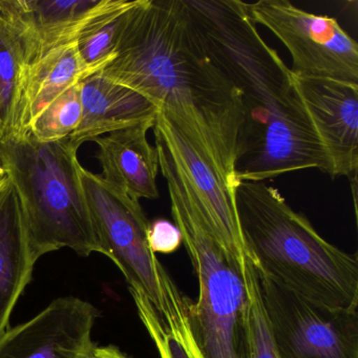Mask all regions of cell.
<instances>
[{
	"label": "cell",
	"mask_w": 358,
	"mask_h": 358,
	"mask_svg": "<svg viewBox=\"0 0 358 358\" xmlns=\"http://www.w3.org/2000/svg\"><path fill=\"white\" fill-rule=\"evenodd\" d=\"M99 74L143 96L202 152L234 194L242 97L206 51L185 0H136Z\"/></svg>",
	"instance_id": "6da1fadb"
},
{
	"label": "cell",
	"mask_w": 358,
	"mask_h": 358,
	"mask_svg": "<svg viewBox=\"0 0 358 358\" xmlns=\"http://www.w3.org/2000/svg\"><path fill=\"white\" fill-rule=\"evenodd\" d=\"M206 51L242 97L241 181H264L330 164L291 79L290 69L251 22L241 0H185Z\"/></svg>",
	"instance_id": "7a4b0ae2"
},
{
	"label": "cell",
	"mask_w": 358,
	"mask_h": 358,
	"mask_svg": "<svg viewBox=\"0 0 358 358\" xmlns=\"http://www.w3.org/2000/svg\"><path fill=\"white\" fill-rule=\"evenodd\" d=\"M234 204L247 255L261 275L326 307L358 310V262L327 242L264 181H241Z\"/></svg>",
	"instance_id": "3957f363"
},
{
	"label": "cell",
	"mask_w": 358,
	"mask_h": 358,
	"mask_svg": "<svg viewBox=\"0 0 358 358\" xmlns=\"http://www.w3.org/2000/svg\"><path fill=\"white\" fill-rule=\"evenodd\" d=\"M160 171L167 182L171 215L196 271L199 297L188 320L203 358H250L245 263L213 236L187 184L156 139Z\"/></svg>",
	"instance_id": "277c9868"
},
{
	"label": "cell",
	"mask_w": 358,
	"mask_h": 358,
	"mask_svg": "<svg viewBox=\"0 0 358 358\" xmlns=\"http://www.w3.org/2000/svg\"><path fill=\"white\" fill-rule=\"evenodd\" d=\"M69 138L51 143L30 133L0 143V160L20 196L27 238L36 261L60 249L104 255Z\"/></svg>",
	"instance_id": "5b68a950"
},
{
	"label": "cell",
	"mask_w": 358,
	"mask_h": 358,
	"mask_svg": "<svg viewBox=\"0 0 358 358\" xmlns=\"http://www.w3.org/2000/svg\"><path fill=\"white\" fill-rule=\"evenodd\" d=\"M79 175L104 255L122 272L129 291L145 297L163 324L188 316L190 299L178 289L150 249V222L140 201L83 165Z\"/></svg>",
	"instance_id": "8992f818"
},
{
	"label": "cell",
	"mask_w": 358,
	"mask_h": 358,
	"mask_svg": "<svg viewBox=\"0 0 358 358\" xmlns=\"http://www.w3.org/2000/svg\"><path fill=\"white\" fill-rule=\"evenodd\" d=\"M245 8L255 26L267 28L288 50L292 75L358 85V43L335 18L287 0H259Z\"/></svg>",
	"instance_id": "52a82bcc"
},
{
	"label": "cell",
	"mask_w": 358,
	"mask_h": 358,
	"mask_svg": "<svg viewBox=\"0 0 358 358\" xmlns=\"http://www.w3.org/2000/svg\"><path fill=\"white\" fill-rule=\"evenodd\" d=\"M259 278L278 357L358 358V310L326 307Z\"/></svg>",
	"instance_id": "ba28073f"
},
{
	"label": "cell",
	"mask_w": 358,
	"mask_h": 358,
	"mask_svg": "<svg viewBox=\"0 0 358 358\" xmlns=\"http://www.w3.org/2000/svg\"><path fill=\"white\" fill-rule=\"evenodd\" d=\"M152 129L155 138L162 142L173 166L187 184L213 236L230 255L245 263L248 255L236 215L234 194L202 152L161 113L157 114Z\"/></svg>",
	"instance_id": "9c48e42d"
},
{
	"label": "cell",
	"mask_w": 358,
	"mask_h": 358,
	"mask_svg": "<svg viewBox=\"0 0 358 358\" xmlns=\"http://www.w3.org/2000/svg\"><path fill=\"white\" fill-rule=\"evenodd\" d=\"M97 308L80 297H58L34 317L0 336V358H83L95 345Z\"/></svg>",
	"instance_id": "30bf717a"
},
{
	"label": "cell",
	"mask_w": 358,
	"mask_h": 358,
	"mask_svg": "<svg viewBox=\"0 0 358 358\" xmlns=\"http://www.w3.org/2000/svg\"><path fill=\"white\" fill-rule=\"evenodd\" d=\"M292 74V73H291ZM326 152L331 177L355 176L358 167V85L291 76Z\"/></svg>",
	"instance_id": "8fae6325"
},
{
	"label": "cell",
	"mask_w": 358,
	"mask_h": 358,
	"mask_svg": "<svg viewBox=\"0 0 358 358\" xmlns=\"http://www.w3.org/2000/svg\"><path fill=\"white\" fill-rule=\"evenodd\" d=\"M112 0H0V15L15 33L27 66L76 43Z\"/></svg>",
	"instance_id": "7c38bea8"
},
{
	"label": "cell",
	"mask_w": 358,
	"mask_h": 358,
	"mask_svg": "<svg viewBox=\"0 0 358 358\" xmlns=\"http://www.w3.org/2000/svg\"><path fill=\"white\" fill-rule=\"evenodd\" d=\"M155 120L143 121L94 140L98 145L96 158L101 164L102 178L138 201L160 196L157 185L160 171L158 150L148 139Z\"/></svg>",
	"instance_id": "4fadbf2b"
},
{
	"label": "cell",
	"mask_w": 358,
	"mask_h": 358,
	"mask_svg": "<svg viewBox=\"0 0 358 358\" xmlns=\"http://www.w3.org/2000/svg\"><path fill=\"white\" fill-rule=\"evenodd\" d=\"M81 103L80 124L69 137L76 150L96 138L156 119L158 114L156 106L143 96L112 83L99 73L81 81Z\"/></svg>",
	"instance_id": "5bb4252c"
},
{
	"label": "cell",
	"mask_w": 358,
	"mask_h": 358,
	"mask_svg": "<svg viewBox=\"0 0 358 358\" xmlns=\"http://www.w3.org/2000/svg\"><path fill=\"white\" fill-rule=\"evenodd\" d=\"M36 263L29 247L20 196L8 177L0 187V336L9 328Z\"/></svg>",
	"instance_id": "9a60e30c"
},
{
	"label": "cell",
	"mask_w": 358,
	"mask_h": 358,
	"mask_svg": "<svg viewBox=\"0 0 358 358\" xmlns=\"http://www.w3.org/2000/svg\"><path fill=\"white\" fill-rule=\"evenodd\" d=\"M91 75L81 62L76 43L27 66L18 106L17 136L28 134L33 121L56 98Z\"/></svg>",
	"instance_id": "2e32d148"
},
{
	"label": "cell",
	"mask_w": 358,
	"mask_h": 358,
	"mask_svg": "<svg viewBox=\"0 0 358 358\" xmlns=\"http://www.w3.org/2000/svg\"><path fill=\"white\" fill-rule=\"evenodd\" d=\"M26 68L20 41L0 15V143L17 136L18 106Z\"/></svg>",
	"instance_id": "e0dca14e"
},
{
	"label": "cell",
	"mask_w": 358,
	"mask_h": 358,
	"mask_svg": "<svg viewBox=\"0 0 358 358\" xmlns=\"http://www.w3.org/2000/svg\"><path fill=\"white\" fill-rule=\"evenodd\" d=\"M135 3L136 0H112L110 7L96 16L77 39L81 62L92 75L106 68L115 57L123 18Z\"/></svg>",
	"instance_id": "ac0fdd59"
},
{
	"label": "cell",
	"mask_w": 358,
	"mask_h": 358,
	"mask_svg": "<svg viewBox=\"0 0 358 358\" xmlns=\"http://www.w3.org/2000/svg\"><path fill=\"white\" fill-rule=\"evenodd\" d=\"M131 293L140 318L156 343L160 358H203L192 335L188 316L164 324L145 297Z\"/></svg>",
	"instance_id": "d6986e66"
},
{
	"label": "cell",
	"mask_w": 358,
	"mask_h": 358,
	"mask_svg": "<svg viewBox=\"0 0 358 358\" xmlns=\"http://www.w3.org/2000/svg\"><path fill=\"white\" fill-rule=\"evenodd\" d=\"M83 118L81 83L73 85L56 98L31 124L29 133L43 143L71 137Z\"/></svg>",
	"instance_id": "ffe728a7"
},
{
	"label": "cell",
	"mask_w": 358,
	"mask_h": 358,
	"mask_svg": "<svg viewBox=\"0 0 358 358\" xmlns=\"http://www.w3.org/2000/svg\"><path fill=\"white\" fill-rule=\"evenodd\" d=\"M245 280L248 292V327L250 358H280L268 324L262 299L259 273L249 257L244 266Z\"/></svg>",
	"instance_id": "44dd1931"
},
{
	"label": "cell",
	"mask_w": 358,
	"mask_h": 358,
	"mask_svg": "<svg viewBox=\"0 0 358 358\" xmlns=\"http://www.w3.org/2000/svg\"><path fill=\"white\" fill-rule=\"evenodd\" d=\"M148 243L155 255L175 252L182 244L181 231L176 224L167 220H155L148 228Z\"/></svg>",
	"instance_id": "7402d4cb"
},
{
	"label": "cell",
	"mask_w": 358,
	"mask_h": 358,
	"mask_svg": "<svg viewBox=\"0 0 358 358\" xmlns=\"http://www.w3.org/2000/svg\"><path fill=\"white\" fill-rule=\"evenodd\" d=\"M83 358H129L123 353L116 345H97L93 348L83 356Z\"/></svg>",
	"instance_id": "603a6c76"
},
{
	"label": "cell",
	"mask_w": 358,
	"mask_h": 358,
	"mask_svg": "<svg viewBox=\"0 0 358 358\" xmlns=\"http://www.w3.org/2000/svg\"><path fill=\"white\" fill-rule=\"evenodd\" d=\"M7 178V173H6L5 169H3V163H1V160H0V187L3 185V183H5Z\"/></svg>",
	"instance_id": "cb8c5ba5"
}]
</instances>
